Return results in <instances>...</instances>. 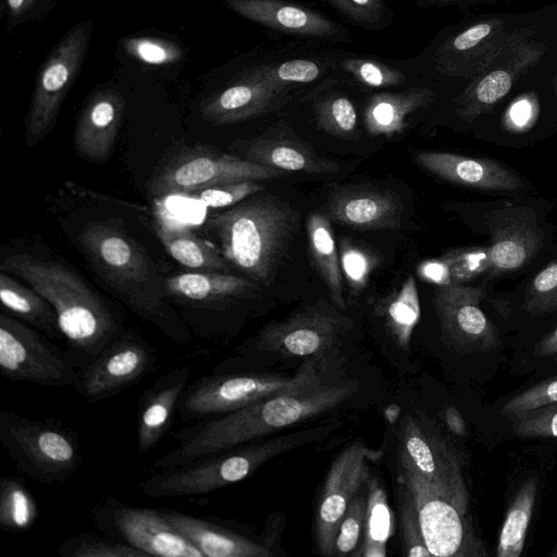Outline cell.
Listing matches in <instances>:
<instances>
[{"label":"cell","mask_w":557,"mask_h":557,"mask_svg":"<svg viewBox=\"0 0 557 557\" xmlns=\"http://www.w3.org/2000/svg\"><path fill=\"white\" fill-rule=\"evenodd\" d=\"M352 384H320L261 399L236 411L198 420L177 431V446L156 459L157 470L178 467L235 448L326 412L355 392Z\"/></svg>","instance_id":"1"},{"label":"cell","mask_w":557,"mask_h":557,"mask_svg":"<svg viewBox=\"0 0 557 557\" xmlns=\"http://www.w3.org/2000/svg\"><path fill=\"white\" fill-rule=\"evenodd\" d=\"M1 271L24 280L52 306L67 357L78 370L125 332L117 314L62 263L16 253L2 260Z\"/></svg>","instance_id":"2"},{"label":"cell","mask_w":557,"mask_h":557,"mask_svg":"<svg viewBox=\"0 0 557 557\" xmlns=\"http://www.w3.org/2000/svg\"><path fill=\"white\" fill-rule=\"evenodd\" d=\"M297 224L298 212L271 195H252L207 220L227 262L263 285L272 281Z\"/></svg>","instance_id":"3"},{"label":"cell","mask_w":557,"mask_h":557,"mask_svg":"<svg viewBox=\"0 0 557 557\" xmlns=\"http://www.w3.org/2000/svg\"><path fill=\"white\" fill-rule=\"evenodd\" d=\"M78 242L96 271L137 314L172 342L178 345L190 342L186 324L162 301L160 293L149 287L156 283L153 267L137 242L103 222L88 225Z\"/></svg>","instance_id":"4"},{"label":"cell","mask_w":557,"mask_h":557,"mask_svg":"<svg viewBox=\"0 0 557 557\" xmlns=\"http://www.w3.org/2000/svg\"><path fill=\"white\" fill-rule=\"evenodd\" d=\"M336 428V423L307 428L160 469L141 480L138 491L150 498L201 497L248 478L271 458L325 437Z\"/></svg>","instance_id":"5"},{"label":"cell","mask_w":557,"mask_h":557,"mask_svg":"<svg viewBox=\"0 0 557 557\" xmlns=\"http://www.w3.org/2000/svg\"><path fill=\"white\" fill-rule=\"evenodd\" d=\"M0 442L16 468L41 484L66 482L83 463L76 432L53 421L0 411Z\"/></svg>","instance_id":"6"},{"label":"cell","mask_w":557,"mask_h":557,"mask_svg":"<svg viewBox=\"0 0 557 557\" xmlns=\"http://www.w3.org/2000/svg\"><path fill=\"white\" fill-rule=\"evenodd\" d=\"M313 357L294 376L263 373L212 372L188 384L177 412L198 421L242 409L267 397L315 387L321 382Z\"/></svg>","instance_id":"7"},{"label":"cell","mask_w":557,"mask_h":557,"mask_svg":"<svg viewBox=\"0 0 557 557\" xmlns=\"http://www.w3.org/2000/svg\"><path fill=\"white\" fill-rule=\"evenodd\" d=\"M400 484L417 510L428 549L437 557H485L488 549L463 513L399 453Z\"/></svg>","instance_id":"8"},{"label":"cell","mask_w":557,"mask_h":557,"mask_svg":"<svg viewBox=\"0 0 557 557\" xmlns=\"http://www.w3.org/2000/svg\"><path fill=\"white\" fill-rule=\"evenodd\" d=\"M0 373L10 382L65 387L78 377L65 350L18 319L0 313Z\"/></svg>","instance_id":"9"},{"label":"cell","mask_w":557,"mask_h":557,"mask_svg":"<svg viewBox=\"0 0 557 557\" xmlns=\"http://www.w3.org/2000/svg\"><path fill=\"white\" fill-rule=\"evenodd\" d=\"M96 528L147 556L202 557L201 553L164 518L161 509L135 507L108 495L91 509Z\"/></svg>","instance_id":"10"},{"label":"cell","mask_w":557,"mask_h":557,"mask_svg":"<svg viewBox=\"0 0 557 557\" xmlns=\"http://www.w3.org/2000/svg\"><path fill=\"white\" fill-rule=\"evenodd\" d=\"M349 322L333 308L315 304L265 325L249 346L238 348V355L244 358L262 351L284 357H321L335 346Z\"/></svg>","instance_id":"11"},{"label":"cell","mask_w":557,"mask_h":557,"mask_svg":"<svg viewBox=\"0 0 557 557\" xmlns=\"http://www.w3.org/2000/svg\"><path fill=\"white\" fill-rule=\"evenodd\" d=\"M90 30V22L76 25L45 63L26 117L27 147L36 146L54 125L63 98L84 60Z\"/></svg>","instance_id":"12"},{"label":"cell","mask_w":557,"mask_h":557,"mask_svg":"<svg viewBox=\"0 0 557 557\" xmlns=\"http://www.w3.org/2000/svg\"><path fill=\"white\" fill-rule=\"evenodd\" d=\"M287 172L255 163L244 158L211 150H197L171 161L153 178L158 196L188 195L195 190L243 181H267Z\"/></svg>","instance_id":"13"},{"label":"cell","mask_w":557,"mask_h":557,"mask_svg":"<svg viewBox=\"0 0 557 557\" xmlns=\"http://www.w3.org/2000/svg\"><path fill=\"white\" fill-rule=\"evenodd\" d=\"M157 348L125 331L86 368L78 370L75 392L88 403L111 398L158 367Z\"/></svg>","instance_id":"14"},{"label":"cell","mask_w":557,"mask_h":557,"mask_svg":"<svg viewBox=\"0 0 557 557\" xmlns=\"http://www.w3.org/2000/svg\"><path fill=\"white\" fill-rule=\"evenodd\" d=\"M399 438V453L414 470L467 513L469 494L453 447L431 426L410 414L401 422Z\"/></svg>","instance_id":"15"},{"label":"cell","mask_w":557,"mask_h":557,"mask_svg":"<svg viewBox=\"0 0 557 557\" xmlns=\"http://www.w3.org/2000/svg\"><path fill=\"white\" fill-rule=\"evenodd\" d=\"M372 454L362 443L355 442L338 454L329 469L314 522L317 547L324 556H335L338 527L348 506L370 476L367 460Z\"/></svg>","instance_id":"16"},{"label":"cell","mask_w":557,"mask_h":557,"mask_svg":"<svg viewBox=\"0 0 557 557\" xmlns=\"http://www.w3.org/2000/svg\"><path fill=\"white\" fill-rule=\"evenodd\" d=\"M479 287L447 285L434 294L433 306L443 337L460 352L491 351L500 345L498 330L480 307Z\"/></svg>","instance_id":"17"},{"label":"cell","mask_w":557,"mask_h":557,"mask_svg":"<svg viewBox=\"0 0 557 557\" xmlns=\"http://www.w3.org/2000/svg\"><path fill=\"white\" fill-rule=\"evenodd\" d=\"M504 30L505 23L500 18L471 25L437 49L434 57L437 70L451 76L474 77L529 36L527 29Z\"/></svg>","instance_id":"18"},{"label":"cell","mask_w":557,"mask_h":557,"mask_svg":"<svg viewBox=\"0 0 557 557\" xmlns=\"http://www.w3.org/2000/svg\"><path fill=\"white\" fill-rule=\"evenodd\" d=\"M543 47L522 41L490 63L472 77L471 84L457 100V113L472 121L505 97L515 81L541 58Z\"/></svg>","instance_id":"19"},{"label":"cell","mask_w":557,"mask_h":557,"mask_svg":"<svg viewBox=\"0 0 557 557\" xmlns=\"http://www.w3.org/2000/svg\"><path fill=\"white\" fill-rule=\"evenodd\" d=\"M289 90L258 78L248 69L205 103L202 116L215 125L242 122L283 106Z\"/></svg>","instance_id":"20"},{"label":"cell","mask_w":557,"mask_h":557,"mask_svg":"<svg viewBox=\"0 0 557 557\" xmlns=\"http://www.w3.org/2000/svg\"><path fill=\"white\" fill-rule=\"evenodd\" d=\"M487 225L492 235L491 265L498 272L523 267L542 246L543 232L529 208L494 211L488 215Z\"/></svg>","instance_id":"21"},{"label":"cell","mask_w":557,"mask_h":557,"mask_svg":"<svg viewBox=\"0 0 557 557\" xmlns=\"http://www.w3.org/2000/svg\"><path fill=\"white\" fill-rule=\"evenodd\" d=\"M330 221L362 230H397L403 205L388 191L362 186H342L330 193L325 203Z\"/></svg>","instance_id":"22"},{"label":"cell","mask_w":557,"mask_h":557,"mask_svg":"<svg viewBox=\"0 0 557 557\" xmlns=\"http://www.w3.org/2000/svg\"><path fill=\"white\" fill-rule=\"evenodd\" d=\"M189 377V368L177 366L163 373L141 395L137 410L138 455L150 451L169 432Z\"/></svg>","instance_id":"23"},{"label":"cell","mask_w":557,"mask_h":557,"mask_svg":"<svg viewBox=\"0 0 557 557\" xmlns=\"http://www.w3.org/2000/svg\"><path fill=\"white\" fill-rule=\"evenodd\" d=\"M124 107L122 95L112 88L101 89L89 98L74 132V149L81 158L95 163L109 158Z\"/></svg>","instance_id":"24"},{"label":"cell","mask_w":557,"mask_h":557,"mask_svg":"<svg viewBox=\"0 0 557 557\" xmlns=\"http://www.w3.org/2000/svg\"><path fill=\"white\" fill-rule=\"evenodd\" d=\"M239 151L244 159L284 172L329 174L339 170V164L317 154L312 148L284 129L242 141Z\"/></svg>","instance_id":"25"},{"label":"cell","mask_w":557,"mask_h":557,"mask_svg":"<svg viewBox=\"0 0 557 557\" xmlns=\"http://www.w3.org/2000/svg\"><path fill=\"white\" fill-rule=\"evenodd\" d=\"M414 162L425 171L455 184L495 190H515L522 181L499 163L443 151H417Z\"/></svg>","instance_id":"26"},{"label":"cell","mask_w":557,"mask_h":557,"mask_svg":"<svg viewBox=\"0 0 557 557\" xmlns=\"http://www.w3.org/2000/svg\"><path fill=\"white\" fill-rule=\"evenodd\" d=\"M164 518L184 535L202 557H270L267 545L255 542L209 518L161 509Z\"/></svg>","instance_id":"27"},{"label":"cell","mask_w":557,"mask_h":557,"mask_svg":"<svg viewBox=\"0 0 557 557\" xmlns=\"http://www.w3.org/2000/svg\"><path fill=\"white\" fill-rule=\"evenodd\" d=\"M225 4L252 22L288 34L330 37L337 32V25L324 16L281 0H225Z\"/></svg>","instance_id":"28"},{"label":"cell","mask_w":557,"mask_h":557,"mask_svg":"<svg viewBox=\"0 0 557 557\" xmlns=\"http://www.w3.org/2000/svg\"><path fill=\"white\" fill-rule=\"evenodd\" d=\"M166 294L193 304L197 310H221L232 299L250 296L255 286L246 277L218 271H200L171 276Z\"/></svg>","instance_id":"29"},{"label":"cell","mask_w":557,"mask_h":557,"mask_svg":"<svg viewBox=\"0 0 557 557\" xmlns=\"http://www.w3.org/2000/svg\"><path fill=\"white\" fill-rule=\"evenodd\" d=\"M435 94L429 88L374 95L364 109V126L372 136L392 137L403 134L410 114L433 102Z\"/></svg>","instance_id":"30"},{"label":"cell","mask_w":557,"mask_h":557,"mask_svg":"<svg viewBox=\"0 0 557 557\" xmlns=\"http://www.w3.org/2000/svg\"><path fill=\"white\" fill-rule=\"evenodd\" d=\"M308 249L312 263L329 289L334 306L344 310L343 274L331 221L321 212L311 213L306 222Z\"/></svg>","instance_id":"31"},{"label":"cell","mask_w":557,"mask_h":557,"mask_svg":"<svg viewBox=\"0 0 557 557\" xmlns=\"http://www.w3.org/2000/svg\"><path fill=\"white\" fill-rule=\"evenodd\" d=\"M0 299L10 315L50 338H63L52 306L33 287H26L7 272L0 273Z\"/></svg>","instance_id":"32"},{"label":"cell","mask_w":557,"mask_h":557,"mask_svg":"<svg viewBox=\"0 0 557 557\" xmlns=\"http://www.w3.org/2000/svg\"><path fill=\"white\" fill-rule=\"evenodd\" d=\"M157 235L168 253L182 265L200 271L228 270V262L221 250L187 227L174 225L166 218H159Z\"/></svg>","instance_id":"33"},{"label":"cell","mask_w":557,"mask_h":557,"mask_svg":"<svg viewBox=\"0 0 557 557\" xmlns=\"http://www.w3.org/2000/svg\"><path fill=\"white\" fill-rule=\"evenodd\" d=\"M488 264L490 249H455L438 259L422 262L418 274L440 286L461 285L483 272Z\"/></svg>","instance_id":"34"},{"label":"cell","mask_w":557,"mask_h":557,"mask_svg":"<svg viewBox=\"0 0 557 557\" xmlns=\"http://www.w3.org/2000/svg\"><path fill=\"white\" fill-rule=\"evenodd\" d=\"M537 492L539 480L533 476L519 486L500 528L496 549L498 557H519L522 554Z\"/></svg>","instance_id":"35"},{"label":"cell","mask_w":557,"mask_h":557,"mask_svg":"<svg viewBox=\"0 0 557 557\" xmlns=\"http://www.w3.org/2000/svg\"><path fill=\"white\" fill-rule=\"evenodd\" d=\"M392 533L393 519L386 494L380 482L369 476L364 535L358 556L384 557Z\"/></svg>","instance_id":"36"},{"label":"cell","mask_w":557,"mask_h":557,"mask_svg":"<svg viewBox=\"0 0 557 557\" xmlns=\"http://www.w3.org/2000/svg\"><path fill=\"white\" fill-rule=\"evenodd\" d=\"M38 517V506L25 483L16 476L0 480V527L12 533L30 529Z\"/></svg>","instance_id":"37"},{"label":"cell","mask_w":557,"mask_h":557,"mask_svg":"<svg viewBox=\"0 0 557 557\" xmlns=\"http://www.w3.org/2000/svg\"><path fill=\"white\" fill-rule=\"evenodd\" d=\"M388 325L401 346H407L420 318V300L412 275L408 276L386 307Z\"/></svg>","instance_id":"38"},{"label":"cell","mask_w":557,"mask_h":557,"mask_svg":"<svg viewBox=\"0 0 557 557\" xmlns=\"http://www.w3.org/2000/svg\"><path fill=\"white\" fill-rule=\"evenodd\" d=\"M62 557H148L144 552L107 534L79 533L58 547Z\"/></svg>","instance_id":"39"},{"label":"cell","mask_w":557,"mask_h":557,"mask_svg":"<svg viewBox=\"0 0 557 557\" xmlns=\"http://www.w3.org/2000/svg\"><path fill=\"white\" fill-rule=\"evenodd\" d=\"M318 126L325 133L352 140L357 136V112L345 96L332 95L322 99L314 108Z\"/></svg>","instance_id":"40"},{"label":"cell","mask_w":557,"mask_h":557,"mask_svg":"<svg viewBox=\"0 0 557 557\" xmlns=\"http://www.w3.org/2000/svg\"><path fill=\"white\" fill-rule=\"evenodd\" d=\"M367 513V483L348 506L335 540V555L358 556L364 535Z\"/></svg>","instance_id":"41"},{"label":"cell","mask_w":557,"mask_h":557,"mask_svg":"<svg viewBox=\"0 0 557 557\" xmlns=\"http://www.w3.org/2000/svg\"><path fill=\"white\" fill-rule=\"evenodd\" d=\"M249 71L258 78L283 88L310 83L317 79L321 73V69L315 62L306 59L262 64L249 69Z\"/></svg>","instance_id":"42"},{"label":"cell","mask_w":557,"mask_h":557,"mask_svg":"<svg viewBox=\"0 0 557 557\" xmlns=\"http://www.w3.org/2000/svg\"><path fill=\"white\" fill-rule=\"evenodd\" d=\"M522 309L533 315L557 311V260L550 262L532 280Z\"/></svg>","instance_id":"43"},{"label":"cell","mask_w":557,"mask_h":557,"mask_svg":"<svg viewBox=\"0 0 557 557\" xmlns=\"http://www.w3.org/2000/svg\"><path fill=\"white\" fill-rule=\"evenodd\" d=\"M398 508L405 555L410 557L432 556L425 545L413 502L401 484L398 493Z\"/></svg>","instance_id":"44"},{"label":"cell","mask_w":557,"mask_h":557,"mask_svg":"<svg viewBox=\"0 0 557 557\" xmlns=\"http://www.w3.org/2000/svg\"><path fill=\"white\" fill-rule=\"evenodd\" d=\"M512 432L522 438H557V403L521 413L512 419Z\"/></svg>","instance_id":"45"},{"label":"cell","mask_w":557,"mask_h":557,"mask_svg":"<svg viewBox=\"0 0 557 557\" xmlns=\"http://www.w3.org/2000/svg\"><path fill=\"white\" fill-rule=\"evenodd\" d=\"M257 181H243L195 190L187 196L209 208H223L239 203L263 190Z\"/></svg>","instance_id":"46"},{"label":"cell","mask_w":557,"mask_h":557,"mask_svg":"<svg viewBox=\"0 0 557 557\" xmlns=\"http://www.w3.org/2000/svg\"><path fill=\"white\" fill-rule=\"evenodd\" d=\"M557 403V376L544 380L509 398L500 414L512 419L527 411Z\"/></svg>","instance_id":"47"},{"label":"cell","mask_w":557,"mask_h":557,"mask_svg":"<svg viewBox=\"0 0 557 557\" xmlns=\"http://www.w3.org/2000/svg\"><path fill=\"white\" fill-rule=\"evenodd\" d=\"M124 48L137 60L162 65L178 61L183 57V50L175 42L151 37L128 38L124 41Z\"/></svg>","instance_id":"48"},{"label":"cell","mask_w":557,"mask_h":557,"mask_svg":"<svg viewBox=\"0 0 557 557\" xmlns=\"http://www.w3.org/2000/svg\"><path fill=\"white\" fill-rule=\"evenodd\" d=\"M342 66L359 82L370 87H391L400 85L405 81L401 72L373 60L346 59L342 61Z\"/></svg>","instance_id":"49"},{"label":"cell","mask_w":557,"mask_h":557,"mask_svg":"<svg viewBox=\"0 0 557 557\" xmlns=\"http://www.w3.org/2000/svg\"><path fill=\"white\" fill-rule=\"evenodd\" d=\"M339 259L351 288L360 289L366 284L372 269L370 257L356 247L343 246Z\"/></svg>","instance_id":"50"},{"label":"cell","mask_w":557,"mask_h":557,"mask_svg":"<svg viewBox=\"0 0 557 557\" xmlns=\"http://www.w3.org/2000/svg\"><path fill=\"white\" fill-rule=\"evenodd\" d=\"M358 23L373 24L381 20L384 11L382 0H327Z\"/></svg>","instance_id":"51"},{"label":"cell","mask_w":557,"mask_h":557,"mask_svg":"<svg viewBox=\"0 0 557 557\" xmlns=\"http://www.w3.org/2000/svg\"><path fill=\"white\" fill-rule=\"evenodd\" d=\"M533 107L528 99L518 100L509 110L508 125L515 129H522L531 124Z\"/></svg>","instance_id":"52"},{"label":"cell","mask_w":557,"mask_h":557,"mask_svg":"<svg viewBox=\"0 0 557 557\" xmlns=\"http://www.w3.org/2000/svg\"><path fill=\"white\" fill-rule=\"evenodd\" d=\"M533 355L536 357H555L557 355V326L535 345Z\"/></svg>","instance_id":"53"},{"label":"cell","mask_w":557,"mask_h":557,"mask_svg":"<svg viewBox=\"0 0 557 557\" xmlns=\"http://www.w3.org/2000/svg\"><path fill=\"white\" fill-rule=\"evenodd\" d=\"M444 420L447 428L458 436H465L467 434V426L465 420L458 409L449 406L444 411Z\"/></svg>","instance_id":"54"},{"label":"cell","mask_w":557,"mask_h":557,"mask_svg":"<svg viewBox=\"0 0 557 557\" xmlns=\"http://www.w3.org/2000/svg\"><path fill=\"white\" fill-rule=\"evenodd\" d=\"M7 2L11 11L17 13L23 8L25 0H7Z\"/></svg>","instance_id":"55"},{"label":"cell","mask_w":557,"mask_h":557,"mask_svg":"<svg viewBox=\"0 0 557 557\" xmlns=\"http://www.w3.org/2000/svg\"><path fill=\"white\" fill-rule=\"evenodd\" d=\"M548 557H557V543L553 546L552 550L548 553Z\"/></svg>","instance_id":"56"},{"label":"cell","mask_w":557,"mask_h":557,"mask_svg":"<svg viewBox=\"0 0 557 557\" xmlns=\"http://www.w3.org/2000/svg\"><path fill=\"white\" fill-rule=\"evenodd\" d=\"M425 1L434 3V2H449V1H455V0H425Z\"/></svg>","instance_id":"57"},{"label":"cell","mask_w":557,"mask_h":557,"mask_svg":"<svg viewBox=\"0 0 557 557\" xmlns=\"http://www.w3.org/2000/svg\"><path fill=\"white\" fill-rule=\"evenodd\" d=\"M554 360L557 362V355L554 357Z\"/></svg>","instance_id":"58"},{"label":"cell","mask_w":557,"mask_h":557,"mask_svg":"<svg viewBox=\"0 0 557 557\" xmlns=\"http://www.w3.org/2000/svg\"><path fill=\"white\" fill-rule=\"evenodd\" d=\"M556 89H557V78H556Z\"/></svg>","instance_id":"59"}]
</instances>
